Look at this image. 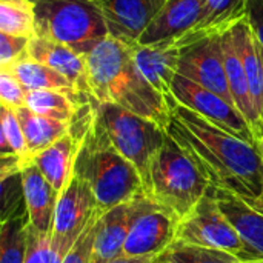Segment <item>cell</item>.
<instances>
[{"instance_id":"1","label":"cell","mask_w":263,"mask_h":263,"mask_svg":"<svg viewBox=\"0 0 263 263\" xmlns=\"http://www.w3.org/2000/svg\"><path fill=\"white\" fill-rule=\"evenodd\" d=\"M166 133L196 163L211 186L242 199L263 194V157L257 143L223 131L200 114L170 100Z\"/></svg>"},{"instance_id":"2","label":"cell","mask_w":263,"mask_h":263,"mask_svg":"<svg viewBox=\"0 0 263 263\" xmlns=\"http://www.w3.org/2000/svg\"><path fill=\"white\" fill-rule=\"evenodd\" d=\"M133 45L108 35L89 54L88 96L96 103H112L168 129L171 108L139 71Z\"/></svg>"},{"instance_id":"3","label":"cell","mask_w":263,"mask_h":263,"mask_svg":"<svg viewBox=\"0 0 263 263\" xmlns=\"http://www.w3.org/2000/svg\"><path fill=\"white\" fill-rule=\"evenodd\" d=\"M72 128L79 133L74 173L89 183L102 213L145 193L139 171L114 148L99 122L94 102L79 109Z\"/></svg>"},{"instance_id":"4","label":"cell","mask_w":263,"mask_h":263,"mask_svg":"<svg viewBox=\"0 0 263 263\" xmlns=\"http://www.w3.org/2000/svg\"><path fill=\"white\" fill-rule=\"evenodd\" d=\"M210 188L206 177L168 134L149 163L145 194L182 220Z\"/></svg>"},{"instance_id":"5","label":"cell","mask_w":263,"mask_h":263,"mask_svg":"<svg viewBox=\"0 0 263 263\" xmlns=\"http://www.w3.org/2000/svg\"><path fill=\"white\" fill-rule=\"evenodd\" d=\"M37 35L63 43L82 55L89 54L109 32L91 0H32Z\"/></svg>"},{"instance_id":"6","label":"cell","mask_w":263,"mask_h":263,"mask_svg":"<svg viewBox=\"0 0 263 263\" xmlns=\"http://www.w3.org/2000/svg\"><path fill=\"white\" fill-rule=\"evenodd\" d=\"M94 109L111 143L136 166L145 186L149 163L156 153L163 146L168 133L154 122L112 103L94 102Z\"/></svg>"},{"instance_id":"7","label":"cell","mask_w":263,"mask_h":263,"mask_svg":"<svg viewBox=\"0 0 263 263\" xmlns=\"http://www.w3.org/2000/svg\"><path fill=\"white\" fill-rule=\"evenodd\" d=\"M176 242L225 251L242 262L263 260L245 243L236 227L223 214L211 188L179 222Z\"/></svg>"},{"instance_id":"8","label":"cell","mask_w":263,"mask_h":263,"mask_svg":"<svg viewBox=\"0 0 263 263\" xmlns=\"http://www.w3.org/2000/svg\"><path fill=\"white\" fill-rule=\"evenodd\" d=\"M180 219L145 193L131 200L129 231L123 247L126 257H159L177 240Z\"/></svg>"},{"instance_id":"9","label":"cell","mask_w":263,"mask_h":263,"mask_svg":"<svg viewBox=\"0 0 263 263\" xmlns=\"http://www.w3.org/2000/svg\"><path fill=\"white\" fill-rule=\"evenodd\" d=\"M173 97L180 105L200 114L217 128L228 131L247 142L257 143L247 119L233 103L227 102L219 94L177 74L173 82Z\"/></svg>"},{"instance_id":"10","label":"cell","mask_w":263,"mask_h":263,"mask_svg":"<svg viewBox=\"0 0 263 263\" xmlns=\"http://www.w3.org/2000/svg\"><path fill=\"white\" fill-rule=\"evenodd\" d=\"M99 211V203L89 183L72 173L71 180L59 194L51 231L52 242L71 250Z\"/></svg>"},{"instance_id":"11","label":"cell","mask_w":263,"mask_h":263,"mask_svg":"<svg viewBox=\"0 0 263 263\" xmlns=\"http://www.w3.org/2000/svg\"><path fill=\"white\" fill-rule=\"evenodd\" d=\"M177 74L219 94L227 102L234 105L227 79L222 37L208 39L183 49Z\"/></svg>"},{"instance_id":"12","label":"cell","mask_w":263,"mask_h":263,"mask_svg":"<svg viewBox=\"0 0 263 263\" xmlns=\"http://www.w3.org/2000/svg\"><path fill=\"white\" fill-rule=\"evenodd\" d=\"M102 12L111 37L137 43L166 0H91Z\"/></svg>"},{"instance_id":"13","label":"cell","mask_w":263,"mask_h":263,"mask_svg":"<svg viewBox=\"0 0 263 263\" xmlns=\"http://www.w3.org/2000/svg\"><path fill=\"white\" fill-rule=\"evenodd\" d=\"M248 0H205L199 23L182 37L165 42L166 45L186 49L203 40L222 37L236 25L247 20Z\"/></svg>"},{"instance_id":"14","label":"cell","mask_w":263,"mask_h":263,"mask_svg":"<svg viewBox=\"0 0 263 263\" xmlns=\"http://www.w3.org/2000/svg\"><path fill=\"white\" fill-rule=\"evenodd\" d=\"M203 5L205 0H166L137 43L157 45L182 37L199 23Z\"/></svg>"},{"instance_id":"15","label":"cell","mask_w":263,"mask_h":263,"mask_svg":"<svg viewBox=\"0 0 263 263\" xmlns=\"http://www.w3.org/2000/svg\"><path fill=\"white\" fill-rule=\"evenodd\" d=\"M28 55L29 59L37 60L62 74L71 82L79 94L89 99L86 55H82L72 48L42 35H35L31 39Z\"/></svg>"},{"instance_id":"16","label":"cell","mask_w":263,"mask_h":263,"mask_svg":"<svg viewBox=\"0 0 263 263\" xmlns=\"http://www.w3.org/2000/svg\"><path fill=\"white\" fill-rule=\"evenodd\" d=\"M20 179L29 227L42 236H51L59 193L49 185L34 163L22 170Z\"/></svg>"},{"instance_id":"17","label":"cell","mask_w":263,"mask_h":263,"mask_svg":"<svg viewBox=\"0 0 263 263\" xmlns=\"http://www.w3.org/2000/svg\"><path fill=\"white\" fill-rule=\"evenodd\" d=\"M183 49L166 45H133L136 65L142 76L168 102L173 100V82L179 72V62Z\"/></svg>"},{"instance_id":"18","label":"cell","mask_w":263,"mask_h":263,"mask_svg":"<svg viewBox=\"0 0 263 263\" xmlns=\"http://www.w3.org/2000/svg\"><path fill=\"white\" fill-rule=\"evenodd\" d=\"M222 49H223V59H225L227 79H228V85H230V91H231L234 105L240 111V114L247 119V122L259 143L263 139V123L254 109V103H253L251 92H250L248 77H247L243 63L240 60V55L237 52L231 31L222 35Z\"/></svg>"},{"instance_id":"19","label":"cell","mask_w":263,"mask_h":263,"mask_svg":"<svg viewBox=\"0 0 263 263\" xmlns=\"http://www.w3.org/2000/svg\"><path fill=\"white\" fill-rule=\"evenodd\" d=\"M131 202L117 205L102 213L92 248V263H108L123 256L129 231Z\"/></svg>"},{"instance_id":"20","label":"cell","mask_w":263,"mask_h":263,"mask_svg":"<svg viewBox=\"0 0 263 263\" xmlns=\"http://www.w3.org/2000/svg\"><path fill=\"white\" fill-rule=\"evenodd\" d=\"M79 149V133L71 131L52 143L45 151L32 157V163L40 170L49 185L60 194L74 173V162Z\"/></svg>"},{"instance_id":"21","label":"cell","mask_w":263,"mask_h":263,"mask_svg":"<svg viewBox=\"0 0 263 263\" xmlns=\"http://www.w3.org/2000/svg\"><path fill=\"white\" fill-rule=\"evenodd\" d=\"M220 210L236 227L245 243L263 259V214L251 208L242 197L211 186Z\"/></svg>"},{"instance_id":"22","label":"cell","mask_w":263,"mask_h":263,"mask_svg":"<svg viewBox=\"0 0 263 263\" xmlns=\"http://www.w3.org/2000/svg\"><path fill=\"white\" fill-rule=\"evenodd\" d=\"M231 34L248 77L254 109L263 123V59L259 42L248 25V20L236 25L231 29Z\"/></svg>"},{"instance_id":"23","label":"cell","mask_w":263,"mask_h":263,"mask_svg":"<svg viewBox=\"0 0 263 263\" xmlns=\"http://www.w3.org/2000/svg\"><path fill=\"white\" fill-rule=\"evenodd\" d=\"M15 114L18 117V122L22 125V129L28 143L31 163H32L34 156L49 148L59 139L66 136L72 128V123L39 116L32 112L31 109H28L26 106L15 109Z\"/></svg>"},{"instance_id":"24","label":"cell","mask_w":263,"mask_h":263,"mask_svg":"<svg viewBox=\"0 0 263 263\" xmlns=\"http://www.w3.org/2000/svg\"><path fill=\"white\" fill-rule=\"evenodd\" d=\"M29 219L22 202L3 216L0 231V263H25L28 253Z\"/></svg>"},{"instance_id":"25","label":"cell","mask_w":263,"mask_h":263,"mask_svg":"<svg viewBox=\"0 0 263 263\" xmlns=\"http://www.w3.org/2000/svg\"><path fill=\"white\" fill-rule=\"evenodd\" d=\"M92 100L54 89H34L26 94V108L39 116L72 123L79 109Z\"/></svg>"},{"instance_id":"26","label":"cell","mask_w":263,"mask_h":263,"mask_svg":"<svg viewBox=\"0 0 263 263\" xmlns=\"http://www.w3.org/2000/svg\"><path fill=\"white\" fill-rule=\"evenodd\" d=\"M11 74H14L18 82L26 88V91H34V89H54V91H63L72 96L83 97L76 91V88L71 85L68 79H65L62 74L54 71L52 68L32 60V59H23L8 68ZM86 100H91L88 97H83Z\"/></svg>"},{"instance_id":"27","label":"cell","mask_w":263,"mask_h":263,"mask_svg":"<svg viewBox=\"0 0 263 263\" xmlns=\"http://www.w3.org/2000/svg\"><path fill=\"white\" fill-rule=\"evenodd\" d=\"M0 32L32 39L37 35L35 5L32 0H0Z\"/></svg>"},{"instance_id":"28","label":"cell","mask_w":263,"mask_h":263,"mask_svg":"<svg viewBox=\"0 0 263 263\" xmlns=\"http://www.w3.org/2000/svg\"><path fill=\"white\" fill-rule=\"evenodd\" d=\"M159 263H243L236 256L190 243H173L159 259Z\"/></svg>"},{"instance_id":"29","label":"cell","mask_w":263,"mask_h":263,"mask_svg":"<svg viewBox=\"0 0 263 263\" xmlns=\"http://www.w3.org/2000/svg\"><path fill=\"white\" fill-rule=\"evenodd\" d=\"M68 251L69 250L54 243L51 236H42L29 227L25 263H62Z\"/></svg>"},{"instance_id":"30","label":"cell","mask_w":263,"mask_h":263,"mask_svg":"<svg viewBox=\"0 0 263 263\" xmlns=\"http://www.w3.org/2000/svg\"><path fill=\"white\" fill-rule=\"evenodd\" d=\"M100 216H102V211H99L91 219L86 230L82 233V236L74 243V247L66 253L62 263H92V248H94V239H96L97 223H99Z\"/></svg>"},{"instance_id":"31","label":"cell","mask_w":263,"mask_h":263,"mask_svg":"<svg viewBox=\"0 0 263 263\" xmlns=\"http://www.w3.org/2000/svg\"><path fill=\"white\" fill-rule=\"evenodd\" d=\"M31 39L0 32V69H8L17 62L28 59Z\"/></svg>"},{"instance_id":"32","label":"cell","mask_w":263,"mask_h":263,"mask_svg":"<svg viewBox=\"0 0 263 263\" xmlns=\"http://www.w3.org/2000/svg\"><path fill=\"white\" fill-rule=\"evenodd\" d=\"M26 88L8 69H0V102L2 106L18 109L26 105Z\"/></svg>"},{"instance_id":"33","label":"cell","mask_w":263,"mask_h":263,"mask_svg":"<svg viewBox=\"0 0 263 263\" xmlns=\"http://www.w3.org/2000/svg\"><path fill=\"white\" fill-rule=\"evenodd\" d=\"M248 25L263 48V0H248Z\"/></svg>"},{"instance_id":"34","label":"cell","mask_w":263,"mask_h":263,"mask_svg":"<svg viewBox=\"0 0 263 263\" xmlns=\"http://www.w3.org/2000/svg\"><path fill=\"white\" fill-rule=\"evenodd\" d=\"M159 257H126V256H122L116 260H111L108 263H159Z\"/></svg>"},{"instance_id":"35","label":"cell","mask_w":263,"mask_h":263,"mask_svg":"<svg viewBox=\"0 0 263 263\" xmlns=\"http://www.w3.org/2000/svg\"><path fill=\"white\" fill-rule=\"evenodd\" d=\"M251 208H254L256 211H259V213H262L263 214V194L260 197H257V199H243Z\"/></svg>"},{"instance_id":"36","label":"cell","mask_w":263,"mask_h":263,"mask_svg":"<svg viewBox=\"0 0 263 263\" xmlns=\"http://www.w3.org/2000/svg\"><path fill=\"white\" fill-rule=\"evenodd\" d=\"M259 149H260V154H262L263 157V139L259 142Z\"/></svg>"},{"instance_id":"37","label":"cell","mask_w":263,"mask_h":263,"mask_svg":"<svg viewBox=\"0 0 263 263\" xmlns=\"http://www.w3.org/2000/svg\"><path fill=\"white\" fill-rule=\"evenodd\" d=\"M243 263H263V260H251V262H243Z\"/></svg>"},{"instance_id":"38","label":"cell","mask_w":263,"mask_h":263,"mask_svg":"<svg viewBox=\"0 0 263 263\" xmlns=\"http://www.w3.org/2000/svg\"><path fill=\"white\" fill-rule=\"evenodd\" d=\"M259 48H260V54H262V59H263V48L260 46V43H259Z\"/></svg>"}]
</instances>
